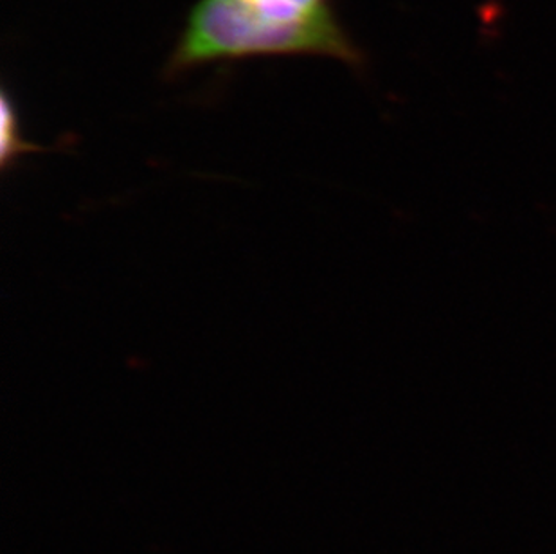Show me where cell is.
I'll use <instances>...</instances> for the list:
<instances>
[{"instance_id":"1","label":"cell","mask_w":556,"mask_h":554,"mask_svg":"<svg viewBox=\"0 0 556 554\" xmlns=\"http://www.w3.org/2000/svg\"><path fill=\"white\" fill-rule=\"evenodd\" d=\"M287 54L336 58L357 68L364 65L363 51L333 5L309 15H287L254 0H197L168 58L166 76L177 78L211 63Z\"/></svg>"},{"instance_id":"2","label":"cell","mask_w":556,"mask_h":554,"mask_svg":"<svg viewBox=\"0 0 556 554\" xmlns=\"http://www.w3.org/2000/svg\"><path fill=\"white\" fill-rule=\"evenodd\" d=\"M21 134L15 103L10 100V95L4 89L2 92V166H10L13 161L21 158L22 153L38 150V147L29 144Z\"/></svg>"},{"instance_id":"3","label":"cell","mask_w":556,"mask_h":554,"mask_svg":"<svg viewBox=\"0 0 556 554\" xmlns=\"http://www.w3.org/2000/svg\"><path fill=\"white\" fill-rule=\"evenodd\" d=\"M254 2L287 15H309L331 5L330 0H254Z\"/></svg>"}]
</instances>
